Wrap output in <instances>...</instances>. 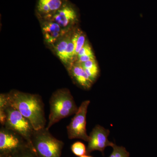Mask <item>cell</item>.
<instances>
[{
	"instance_id": "9",
	"label": "cell",
	"mask_w": 157,
	"mask_h": 157,
	"mask_svg": "<svg viewBox=\"0 0 157 157\" xmlns=\"http://www.w3.org/2000/svg\"><path fill=\"white\" fill-rule=\"evenodd\" d=\"M44 41L52 48L62 37L70 31L62 28L58 24L48 20L41 19Z\"/></svg>"
},
{
	"instance_id": "13",
	"label": "cell",
	"mask_w": 157,
	"mask_h": 157,
	"mask_svg": "<svg viewBox=\"0 0 157 157\" xmlns=\"http://www.w3.org/2000/svg\"><path fill=\"white\" fill-rule=\"evenodd\" d=\"M79 64L81 65L84 69L86 73L92 81L94 82L95 81L99 73V67L95 59L90 60Z\"/></svg>"
},
{
	"instance_id": "15",
	"label": "cell",
	"mask_w": 157,
	"mask_h": 157,
	"mask_svg": "<svg viewBox=\"0 0 157 157\" xmlns=\"http://www.w3.org/2000/svg\"><path fill=\"white\" fill-rule=\"evenodd\" d=\"M71 149L72 152L77 156L87 155L86 146L81 141H76L73 143L71 147Z\"/></svg>"
},
{
	"instance_id": "16",
	"label": "cell",
	"mask_w": 157,
	"mask_h": 157,
	"mask_svg": "<svg viewBox=\"0 0 157 157\" xmlns=\"http://www.w3.org/2000/svg\"><path fill=\"white\" fill-rule=\"evenodd\" d=\"M113 150L109 157H129L130 153L125 147L117 145L115 144L112 147Z\"/></svg>"
},
{
	"instance_id": "6",
	"label": "cell",
	"mask_w": 157,
	"mask_h": 157,
	"mask_svg": "<svg viewBox=\"0 0 157 157\" xmlns=\"http://www.w3.org/2000/svg\"><path fill=\"white\" fill-rule=\"evenodd\" d=\"M28 145L30 146L29 144L22 136L2 126L0 130V154L11 155Z\"/></svg>"
},
{
	"instance_id": "4",
	"label": "cell",
	"mask_w": 157,
	"mask_h": 157,
	"mask_svg": "<svg viewBox=\"0 0 157 157\" xmlns=\"http://www.w3.org/2000/svg\"><path fill=\"white\" fill-rule=\"evenodd\" d=\"M64 143L54 137L46 127L35 130L30 147L38 157H61Z\"/></svg>"
},
{
	"instance_id": "7",
	"label": "cell",
	"mask_w": 157,
	"mask_h": 157,
	"mask_svg": "<svg viewBox=\"0 0 157 157\" xmlns=\"http://www.w3.org/2000/svg\"><path fill=\"white\" fill-rule=\"evenodd\" d=\"M78 13L75 6L69 0L52 16L43 19L56 23L62 28L68 31L73 30L78 21ZM41 20V19H40Z\"/></svg>"
},
{
	"instance_id": "10",
	"label": "cell",
	"mask_w": 157,
	"mask_h": 157,
	"mask_svg": "<svg viewBox=\"0 0 157 157\" xmlns=\"http://www.w3.org/2000/svg\"><path fill=\"white\" fill-rule=\"evenodd\" d=\"M67 0H37L36 14L40 19L52 16L63 6Z\"/></svg>"
},
{
	"instance_id": "17",
	"label": "cell",
	"mask_w": 157,
	"mask_h": 157,
	"mask_svg": "<svg viewBox=\"0 0 157 157\" xmlns=\"http://www.w3.org/2000/svg\"><path fill=\"white\" fill-rule=\"evenodd\" d=\"M85 55H94L91 47L90 45L89 44L88 42L87 41H86L84 46L79 51L77 56H76V59L77 57H78Z\"/></svg>"
},
{
	"instance_id": "3",
	"label": "cell",
	"mask_w": 157,
	"mask_h": 157,
	"mask_svg": "<svg viewBox=\"0 0 157 157\" xmlns=\"http://www.w3.org/2000/svg\"><path fill=\"white\" fill-rule=\"evenodd\" d=\"M0 111H5L6 114V121L3 126L22 136L31 146V138L35 131L33 127L27 119L9 104L6 94L0 95Z\"/></svg>"
},
{
	"instance_id": "18",
	"label": "cell",
	"mask_w": 157,
	"mask_h": 157,
	"mask_svg": "<svg viewBox=\"0 0 157 157\" xmlns=\"http://www.w3.org/2000/svg\"><path fill=\"white\" fill-rule=\"evenodd\" d=\"M79 157H93L90 155H84L81 156H80Z\"/></svg>"
},
{
	"instance_id": "1",
	"label": "cell",
	"mask_w": 157,
	"mask_h": 157,
	"mask_svg": "<svg viewBox=\"0 0 157 157\" xmlns=\"http://www.w3.org/2000/svg\"><path fill=\"white\" fill-rule=\"evenodd\" d=\"M6 94L9 104L29 121L34 130L45 128L44 104L41 96L17 90H12Z\"/></svg>"
},
{
	"instance_id": "12",
	"label": "cell",
	"mask_w": 157,
	"mask_h": 157,
	"mask_svg": "<svg viewBox=\"0 0 157 157\" xmlns=\"http://www.w3.org/2000/svg\"><path fill=\"white\" fill-rule=\"evenodd\" d=\"M73 30L70 31L63 37H62L52 47V48H53L55 53L60 60L62 63L63 60L65 52L71 39V35Z\"/></svg>"
},
{
	"instance_id": "5",
	"label": "cell",
	"mask_w": 157,
	"mask_h": 157,
	"mask_svg": "<svg viewBox=\"0 0 157 157\" xmlns=\"http://www.w3.org/2000/svg\"><path fill=\"white\" fill-rule=\"evenodd\" d=\"M90 102L89 100L82 102L67 127L69 139H79L88 142L90 137L86 132V114Z\"/></svg>"
},
{
	"instance_id": "14",
	"label": "cell",
	"mask_w": 157,
	"mask_h": 157,
	"mask_svg": "<svg viewBox=\"0 0 157 157\" xmlns=\"http://www.w3.org/2000/svg\"><path fill=\"white\" fill-rule=\"evenodd\" d=\"M10 157H38L29 145L14 152Z\"/></svg>"
},
{
	"instance_id": "2",
	"label": "cell",
	"mask_w": 157,
	"mask_h": 157,
	"mask_svg": "<svg viewBox=\"0 0 157 157\" xmlns=\"http://www.w3.org/2000/svg\"><path fill=\"white\" fill-rule=\"evenodd\" d=\"M49 104V121L46 127L48 130L63 119L75 114L78 110L73 96L67 88L55 91L51 97Z\"/></svg>"
},
{
	"instance_id": "8",
	"label": "cell",
	"mask_w": 157,
	"mask_h": 157,
	"mask_svg": "<svg viewBox=\"0 0 157 157\" xmlns=\"http://www.w3.org/2000/svg\"><path fill=\"white\" fill-rule=\"evenodd\" d=\"M109 133L108 129L99 125H96L89 135L90 139L86 147L87 155L95 151H98L104 155L106 147L109 146L112 147L114 143L108 140Z\"/></svg>"
},
{
	"instance_id": "11",
	"label": "cell",
	"mask_w": 157,
	"mask_h": 157,
	"mask_svg": "<svg viewBox=\"0 0 157 157\" xmlns=\"http://www.w3.org/2000/svg\"><path fill=\"white\" fill-rule=\"evenodd\" d=\"M68 72L73 82L78 86L85 90H89L91 87L94 82L90 79L81 65L73 63Z\"/></svg>"
}]
</instances>
